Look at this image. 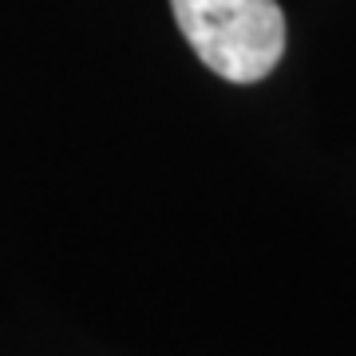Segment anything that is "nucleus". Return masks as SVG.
Instances as JSON below:
<instances>
[{"label":"nucleus","instance_id":"obj_1","mask_svg":"<svg viewBox=\"0 0 356 356\" xmlns=\"http://www.w3.org/2000/svg\"><path fill=\"white\" fill-rule=\"evenodd\" d=\"M186 44L214 76L257 83L285 51V16L277 0H170Z\"/></svg>","mask_w":356,"mask_h":356}]
</instances>
